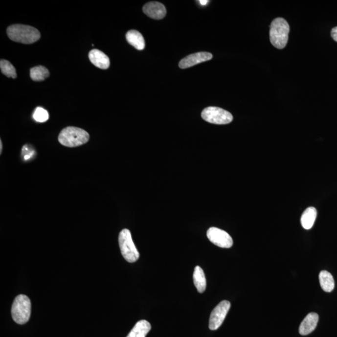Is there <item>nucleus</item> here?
Here are the masks:
<instances>
[{
	"instance_id": "obj_1",
	"label": "nucleus",
	"mask_w": 337,
	"mask_h": 337,
	"mask_svg": "<svg viewBox=\"0 0 337 337\" xmlns=\"http://www.w3.org/2000/svg\"><path fill=\"white\" fill-rule=\"evenodd\" d=\"M9 38L13 42L22 44H32L40 40V31L33 26L24 24H13L7 28Z\"/></svg>"
},
{
	"instance_id": "obj_2",
	"label": "nucleus",
	"mask_w": 337,
	"mask_h": 337,
	"mask_svg": "<svg viewBox=\"0 0 337 337\" xmlns=\"http://www.w3.org/2000/svg\"><path fill=\"white\" fill-rule=\"evenodd\" d=\"M89 139L90 135L87 131L73 126L63 129L58 136L60 143L68 148H74L83 145L87 143Z\"/></svg>"
},
{
	"instance_id": "obj_3",
	"label": "nucleus",
	"mask_w": 337,
	"mask_h": 337,
	"mask_svg": "<svg viewBox=\"0 0 337 337\" xmlns=\"http://www.w3.org/2000/svg\"><path fill=\"white\" fill-rule=\"evenodd\" d=\"M290 32V26L286 20L277 18L273 20L270 29L271 44L277 49H283L286 46Z\"/></svg>"
},
{
	"instance_id": "obj_4",
	"label": "nucleus",
	"mask_w": 337,
	"mask_h": 337,
	"mask_svg": "<svg viewBox=\"0 0 337 337\" xmlns=\"http://www.w3.org/2000/svg\"><path fill=\"white\" fill-rule=\"evenodd\" d=\"M31 311V301L26 295H20L15 298L11 308V316L18 324L28 322Z\"/></svg>"
},
{
	"instance_id": "obj_5",
	"label": "nucleus",
	"mask_w": 337,
	"mask_h": 337,
	"mask_svg": "<svg viewBox=\"0 0 337 337\" xmlns=\"http://www.w3.org/2000/svg\"><path fill=\"white\" fill-rule=\"evenodd\" d=\"M119 245L121 254L126 261L133 263L139 259V253L133 243L131 232L127 228L119 233Z\"/></svg>"
},
{
	"instance_id": "obj_6",
	"label": "nucleus",
	"mask_w": 337,
	"mask_h": 337,
	"mask_svg": "<svg viewBox=\"0 0 337 337\" xmlns=\"http://www.w3.org/2000/svg\"><path fill=\"white\" fill-rule=\"evenodd\" d=\"M201 116L208 123L221 125L229 124L233 120L232 115L227 111L213 106L205 108L202 111Z\"/></svg>"
},
{
	"instance_id": "obj_7",
	"label": "nucleus",
	"mask_w": 337,
	"mask_h": 337,
	"mask_svg": "<svg viewBox=\"0 0 337 337\" xmlns=\"http://www.w3.org/2000/svg\"><path fill=\"white\" fill-rule=\"evenodd\" d=\"M230 308V303L227 300L222 301L215 307L210 316L209 324L210 330H216L221 326Z\"/></svg>"
},
{
	"instance_id": "obj_8",
	"label": "nucleus",
	"mask_w": 337,
	"mask_h": 337,
	"mask_svg": "<svg viewBox=\"0 0 337 337\" xmlns=\"http://www.w3.org/2000/svg\"><path fill=\"white\" fill-rule=\"evenodd\" d=\"M207 237L212 244L221 248H228L233 246L231 236L225 230L217 227H210L207 232Z\"/></svg>"
},
{
	"instance_id": "obj_9",
	"label": "nucleus",
	"mask_w": 337,
	"mask_h": 337,
	"mask_svg": "<svg viewBox=\"0 0 337 337\" xmlns=\"http://www.w3.org/2000/svg\"><path fill=\"white\" fill-rule=\"evenodd\" d=\"M212 58V55L211 53H208V52H200V53L192 54V55L183 58L180 61L179 66L181 69L188 68V67L200 64V63L207 62V61L211 60Z\"/></svg>"
},
{
	"instance_id": "obj_10",
	"label": "nucleus",
	"mask_w": 337,
	"mask_h": 337,
	"mask_svg": "<svg viewBox=\"0 0 337 337\" xmlns=\"http://www.w3.org/2000/svg\"><path fill=\"white\" fill-rule=\"evenodd\" d=\"M144 13L149 17L155 20L164 19L166 15V9L163 4L157 1L149 2L142 8Z\"/></svg>"
},
{
	"instance_id": "obj_11",
	"label": "nucleus",
	"mask_w": 337,
	"mask_h": 337,
	"mask_svg": "<svg viewBox=\"0 0 337 337\" xmlns=\"http://www.w3.org/2000/svg\"><path fill=\"white\" fill-rule=\"evenodd\" d=\"M319 316L317 314L310 313L305 316L299 327V333L302 336H307L311 334L316 329L318 322Z\"/></svg>"
},
{
	"instance_id": "obj_12",
	"label": "nucleus",
	"mask_w": 337,
	"mask_h": 337,
	"mask_svg": "<svg viewBox=\"0 0 337 337\" xmlns=\"http://www.w3.org/2000/svg\"><path fill=\"white\" fill-rule=\"evenodd\" d=\"M90 62L98 68L106 69L110 67V61L108 56L98 49H92L89 53Z\"/></svg>"
},
{
	"instance_id": "obj_13",
	"label": "nucleus",
	"mask_w": 337,
	"mask_h": 337,
	"mask_svg": "<svg viewBox=\"0 0 337 337\" xmlns=\"http://www.w3.org/2000/svg\"><path fill=\"white\" fill-rule=\"evenodd\" d=\"M317 212L315 207H310L307 208L301 217V225L306 230L311 229L313 227L316 218Z\"/></svg>"
},
{
	"instance_id": "obj_14",
	"label": "nucleus",
	"mask_w": 337,
	"mask_h": 337,
	"mask_svg": "<svg viewBox=\"0 0 337 337\" xmlns=\"http://www.w3.org/2000/svg\"><path fill=\"white\" fill-rule=\"evenodd\" d=\"M151 329L150 323L145 320H140L133 328L127 337H146Z\"/></svg>"
},
{
	"instance_id": "obj_15",
	"label": "nucleus",
	"mask_w": 337,
	"mask_h": 337,
	"mask_svg": "<svg viewBox=\"0 0 337 337\" xmlns=\"http://www.w3.org/2000/svg\"><path fill=\"white\" fill-rule=\"evenodd\" d=\"M128 42L138 50H142L145 47V41L141 33L136 30L129 31L126 35Z\"/></svg>"
},
{
	"instance_id": "obj_16",
	"label": "nucleus",
	"mask_w": 337,
	"mask_h": 337,
	"mask_svg": "<svg viewBox=\"0 0 337 337\" xmlns=\"http://www.w3.org/2000/svg\"><path fill=\"white\" fill-rule=\"evenodd\" d=\"M193 280L197 290L200 293H203L206 289V279L204 272L200 266H196L194 269Z\"/></svg>"
},
{
	"instance_id": "obj_17",
	"label": "nucleus",
	"mask_w": 337,
	"mask_h": 337,
	"mask_svg": "<svg viewBox=\"0 0 337 337\" xmlns=\"http://www.w3.org/2000/svg\"><path fill=\"white\" fill-rule=\"evenodd\" d=\"M319 281L323 291L331 292L335 288V281L333 276L326 270L321 271L319 274Z\"/></svg>"
},
{
	"instance_id": "obj_18",
	"label": "nucleus",
	"mask_w": 337,
	"mask_h": 337,
	"mask_svg": "<svg viewBox=\"0 0 337 337\" xmlns=\"http://www.w3.org/2000/svg\"><path fill=\"white\" fill-rule=\"evenodd\" d=\"M49 76L48 69L43 66H38V67H32L30 69V77L33 81H44L45 79L48 78Z\"/></svg>"
},
{
	"instance_id": "obj_19",
	"label": "nucleus",
	"mask_w": 337,
	"mask_h": 337,
	"mask_svg": "<svg viewBox=\"0 0 337 337\" xmlns=\"http://www.w3.org/2000/svg\"><path fill=\"white\" fill-rule=\"evenodd\" d=\"M0 68L2 73L8 78H16L17 74L15 67L7 60H1L0 62Z\"/></svg>"
},
{
	"instance_id": "obj_20",
	"label": "nucleus",
	"mask_w": 337,
	"mask_h": 337,
	"mask_svg": "<svg viewBox=\"0 0 337 337\" xmlns=\"http://www.w3.org/2000/svg\"><path fill=\"white\" fill-rule=\"evenodd\" d=\"M33 119L38 123H45L49 119L48 112L42 107H37L33 115Z\"/></svg>"
},
{
	"instance_id": "obj_21",
	"label": "nucleus",
	"mask_w": 337,
	"mask_h": 337,
	"mask_svg": "<svg viewBox=\"0 0 337 337\" xmlns=\"http://www.w3.org/2000/svg\"><path fill=\"white\" fill-rule=\"evenodd\" d=\"M331 36L332 38L337 42V26L332 29Z\"/></svg>"
},
{
	"instance_id": "obj_22",
	"label": "nucleus",
	"mask_w": 337,
	"mask_h": 337,
	"mask_svg": "<svg viewBox=\"0 0 337 337\" xmlns=\"http://www.w3.org/2000/svg\"><path fill=\"white\" fill-rule=\"evenodd\" d=\"M200 2L201 4H202V5H205V4H206L209 1H207L206 0V1H200Z\"/></svg>"
},
{
	"instance_id": "obj_23",
	"label": "nucleus",
	"mask_w": 337,
	"mask_h": 337,
	"mask_svg": "<svg viewBox=\"0 0 337 337\" xmlns=\"http://www.w3.org/2000/svg\"><path fill=\"white\" fill-rule=\"evenodd\" d=\"M2 149H3L2 148V142L1 141H0V153H1L2 152Z\"/></svg>"
}]
</instances>
